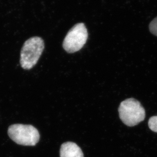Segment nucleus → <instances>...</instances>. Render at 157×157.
I'll list each match as a JSON object with an SVG mask.
<instances>
[{"label": "nucleus", "mask_w": 157, "mask_h": 157, "mask_svg": "<svg viewBox=\"0 0 157 157\" xmlns=\"http://www.w3.org/2000/svg\"><path fill=\"white\" fill-rule=\"evenodd\" d=\"M44 48V43L39 37H33L25 42L21 52L20 63L25 70H30L38 62Z\"/></svg>", "instance_id": "f257e3e1"}, {"label": "nucleus", "mask_w": 157, "mask_h": 157, "mask_svg": "<svg viewBox=\"0 0 157 157\" xmlns=\"http://www.w3.org/2000/svg\"><path fill=\"white\" fill-rule=\"evenodd\" d=\"M148 124L150 129L153 132L157 133V116L150 118Z\"/></svg>", "instance_id": "423d86ee"}, {"label": "nucleus", "mask_w": 157, "mask_h": 157, "mask_svg": "<svg viewBox=\"0 0 157 157\" xmlns=\"http://www.w3.org/2000/svg\"><path fill=\"white\" fill-rule=\"evenodd\" d=\"M149 28L151 33L157 36V17L150 23Z\"/></svg>", "instance_id": "0eeeda50"}, {"label": "nucleus", "mask_w": 157, "mask_h": 157, "mask_svg": "<svg viewBox=\"0 0 157 157\" xmlns=\"http://www.w3.org/2000/svg\"><path fill=\"white\" fill-rule=\"evenodd\" d=\"M118 112L121 120L128 127L137 125L145 119V110L140 103L134 98H128L122 101Z\"/></svg>", "instance_id": "f03ea898"}, {"label": "nucleus", "mask_w": 157, "mask_h": 157, "mask_svg": "<svg viewBox=\"0 0 157 157\" xmlns=\"http://www.w3.org/2000/svg\"><path fill=\"white\" fill-rule=\"evenodd\" d=\"M87 38V30L85 25L78 23L68 31L64 39L63 47L67 53H75L84 47Z\"/></svg>", "instance_id": "20e7f679"}, {"label": "nucleus", "mask_w": 157, "mask_h": 157, "mask_svg": "<svg viewBox=\"0 0 157 157\" xmlns=\"http://www.w3.org/2000/svg\"><path fill=\"white\" fill-rule=\"evenodd\" d=\"M60 157H84L81 148L73 142H67L62 144L60 150Z\"/></svg>", "instance_id": "39448f33"}, {"label": "nucleus", "mask_w": 157, "mask_h": 157, "mask_svg": "<svg viewBox=\"0 0 157 157\" xmlns=\"http://www.w3.org/2000/svg\"><path fill=\"white\" fill-rule=\"evenodd\" d=\"M8 134L16 144L24 146H35L40 139L38 130L29 124H12L8 128Z\"/></svg>", "instance_id": "7ed1b4c3"}]
</instances>
